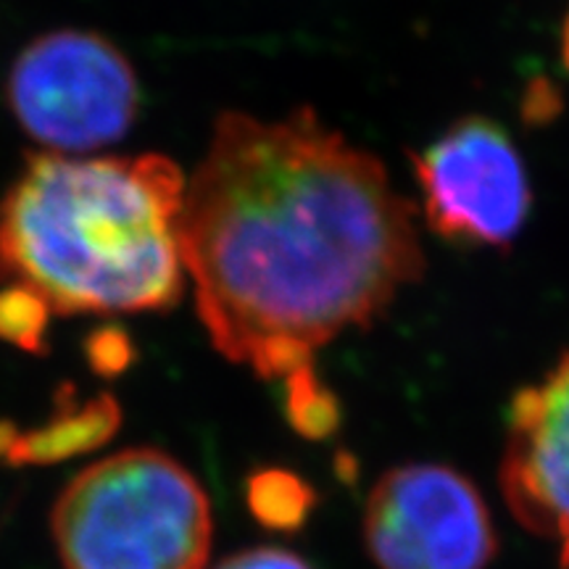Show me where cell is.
Returning <instances> with one entry per match:
<instances>
[{"label": "cell", "instance_id": "1", "mask_svg": "<svg viewBox=\"0 0 569 569\" xmlns=\"http://www.w3.org/2000/svg\"><path fill=\"white\" fill-rule=\"evenodd\" d=\"M182 261L217 351L264 380L309 372L422 274L417 211L315 111L224 113L184 184Z\"/></svg>", "mask_w": 569, "mask_h": 569}, {"label": "cell", "instance_id": "2", "mask_svg": "<svg viewBox=\"0 0 569 569\" xmlns=\"http://www.w3.org/2000/svg\"><path fill=\"white\" fill-rule=\"evenodd\" d=\"M184 174L172 159L32 153L0 201V280L53 315H132L182 296Z\"/></svg>", "mask_w": 569, "mask_h": 569}, {"label": "cell", "instance_id": "3", "mask_svg": "<svg viewBox=\"0 0 569 569\" xmlns=\"http://www.w3.org/2000/svg\"><path fill=\"white\" fill-rule=\"evenodd\" d=\"M51 528L67 569H203L213 538L209 496L153 448L119 451L77 475Z\"/></svg>", "mask_w": 569, "mask_h": 569}, {"label": "cell", "instance_id": "4", "mask_svg": "<svg viewBox=\"0 0 569 569\" xmlns=\"http://www.w3.org/2000/svg\"><path fill=\"white\" fill-rule=\"evenodd\" d=\"M19 124L51 153H82L122 140L140 106L130 61L101 34L59 30L27 46L9 74Z\"/></svg>", "mask_w": 569, "mask_h": 569}, {"label": "cell", "instance_id": "5", "mask_svg": "<svg viewBox=\"0 0 569 569\" xmlns=\"http://www.w3.org/2000/svg\"><path fill=\"white\" fill-rule=\"evenodd\" d=\"M365 543L377 569H486L496 530L472 480L446 465H407L369 493Z\"/></svg>", "mask_w": 569, "mask_h": 569}, {"label": "cell", "instance_id": "6", "mask_svg": "<svg viewBox=\"0 0 569 569\" xmlns=\"http://www.w3.org/2000/svg\"><path fill=\"white\" fill-rule=\"evenodd\" d=\"M427 224L467 246H507L528 222L532 190L515 140L486 117L451 124L415 156Z\"/></svg>", "mask_w": 569, "mask_h": 569}, {"label": "cell", "instance_id": "7", "mask_svg": "<svg viewBox=\"0 0 569 569\" xmlns=\"http://www.w3.org/2000/svg\"><path fill=\"white\" fill-rule=\"evenodd\" d=\"M501 488L517 522L569 569V351L511 401Z\"/></svg>", "mask_w": 569, "mask_h": 569}, {"label": "cell", "instance_id": "8", "mask_svg": "<svg viewBox=\"0 0 569 569\" xmlns=\"http://www.w3.org/2000/svg\"><path fill=\"white\" fill-rule=\"evenodd\" d=\"M119 407L111 396L90 401H59L56 415L38 430L17 436L9 459L11 465H56L106 443L119 427Z\"/></svg>", "mask_w": 569, "mask_h": 569}, {"label": "cell", "instance_id": "9", "mask_svg": "<svg viewBox=\"0 0 569 569\" xmlns=\"http://www.w3.org/2000/svg\"><path fill=\"white\" fill-rule=\"evenodd\" d=\"M309 488L293 475L280 472V469H267L248 482V507H251L253 517L269 528H296L309 511Z\"/></svg>", "mask_w": 569, "mask_h": 569}, {"label": "cell", "instance_id": "10", "mask_svg": "<svg viewBox=\"0 0 569 569\" xmlns=\"http://www.w3.org/2000/svg\"><path fill=\"white\" fill-rule=\"evenodd\" d=\"M284 386V415L288 422L306 438H325L336 430L338 425V403L336 396L327 390L315 369L301 372Z\"/></svg>", "mask_w": 569, "mask_h": 569}, {"label": "cell", "instance_id": "11", "mask_svg": "<svg viewBox=\"0 0 569 569\" xmlns=\"http://www.w3.org/2000/svg\"><path fill=\"white\" fill-rule=\"evenodd\" d=\"M51 315L42 298L19 284H6V290H0V340L30 353H42Z\"/></svg>", "mask_w": 569, "mask_h": 569}, {"label": "cell", "instance_id": "12", "mask_svg": "<svg viewBox=\"0 0 569 569\" xmlns=\"http://www.w3.org/2000/svg\"><path fill=\"white\" fill-rule=\"evenodd\" d=\"M88 359L98 375H122L132 361V346L122 330H101L90 338Z\"/></svg>", "mask_w": 569, "mask_h": 569}, {"label": "cell", "instance_id": "13", "mask_svg": "<svg viewBox=\"0 0 569 569\" xmlns=\"http://www.w3.org/2000/svg\"><path fill=\"white\" fill-rule=\"evenodd\" d=\"M217 569H311L301 557L284 551V549H251L243 553H234V557L224 559Z\"/></svg>", "mask_w": 569, "mask_h": 569}, {"label": "cell", "instance_id": "14", "mask_svg": "<svg viewBox=\"0 0 569 569\" xmlns=\"http://www.w3.org/2000/svg\"><path fill=\"white\" fill-rule=\"evenodd\" d=\"M13 440H17V430L9 422H0V457H9Z\"/></svg>", "mask_w": 569, "mask_h": 569}, {"label": "cell", "instance_id": "15", "mask_svg": "<svg viewBox=\"0 0 569 569\" xmlns=\"http://www.w3.org/2000/svg\"><path fill=\"white\" fill-rule=\"evenodd\" d=\"M561 61H565V67L569 71V13L565 19V27H561Z\"/></svg>", "mask_w": 569, "mask_h": 569}]
</instances>
